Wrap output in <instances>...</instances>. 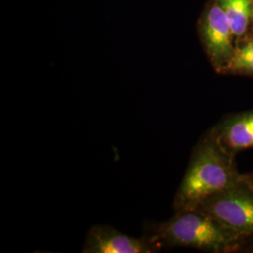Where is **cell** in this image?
Wrapping results in <instances>:
<instances>
[{"instance_id": "7", "label": "cell", "mask_w": 253, "mask_h": 253, "mask_svg": "<svg viewBox=\"0 0 253 253\" xmlns=\"http://www.w3.org/2000/svg\"><path fill=\"white\" fill-rule=\"evenodd\" d=\"M232 27L234 36H242L247 31L252 16L251 0H217Z\"/></svg>"}, {"instance_id": "5", "label": "cell", "mask_w": 253, "mask_h": 253, "mask_svg": "<svg viewBox=\"0 0 253 253\" xmlns=\"http://www.w3.org/2000/svg\"><path fill=\"white\" fill-rule=\"evenodd\" d=\"M160 249L146 236L134 237L109 225H94L87 232L83 253H153Z\"/></svg>"}, {"instance_id": "10", "label": "cell", "mask_w": 253, "mask_h": 253, "mask_svg": "<svg viewBox=\"0 0 253 253\" xmlns=\"http://www.w3.org/2000/svg\"><path fill=\"white\" fill-rule=\"evenodd\" d=\"M250 252L253 253V245L252 246V248H251V251H250Z\"/></svg>"}, {"instance_id": "8", "label": "cell", "mask_w": 253, "mask_h": 253, "mask_svg": "<svg viewBox=\"0 0 253 253\" xmlns=\"http://www.w3.org/2000/svg\"><path fill=\"white\" fill-rule=\"evenodd\" d=\"M227 72L253 74V41L235 48V54L228 66Z\"/></svg>"}, {"instance_id": "2", "label": "cell", "mask_w": 253, "mask_h": 253, "mask_svg": "<svg viewBox=\"0 0 253 253\" xmlns=\"http://www.w3.org/2000/svg\"><path fill=\"white\" fill-rule=\"evenodd\" d=\"M145 235L160 251L186 247L210 253L232 252L246 238L198 209L174 212L168 220L146 227Z\"/></svg>"}, {"instance_id": "4", "label": "cell", "mask_w": 253, "mask_h": 253, "mask_svg": "<svg viewBox=\"0 0 253 253\" xmlns=\"http://www.w3.org/2000/svg\"><path fill=\"white\" fill-rule=\"evenodd\" d=\"M200 34L207 55L215 70L227 72L235 54L232 27L223 9L217 1L205 12L200 26Z\"/></svg>"}, {"instance_id": "1", "label": "cell", "mask_w": 253, "mask_h": 253, "mask_svg": "<svg viewBox=\"0 0 253 253\" xmlns=\"http://www.w3.org/2000/svg\"><path fill=\"white\" fill-rule=\"evenodd\" d=\"M240 180L235 155L224 150L208 131L192 151L188 169L174 196L173 210H195L204 201Z\"/></svg>"}, {"instance_id": "6", "label": "cell", "mask_w": 253, "mask_h": 253, "mask_svg": "<svg viewBox=\"0 0 253 253\" xmlns=\"http://www.w3.org/2000/svg\"><path fill=\"white\" fill-rule=\"evenodd\" d=\"M210 133L218 145L229 153H236L253 147V109L224 118Z\"/></svg>"}, {"instance_id": "9", "label": "cell", "mask_w": 253, "mask_h": 253, "mask_svg": "<svg viewBox=\"0 0 253 253\" xmlns=\"http://www.w3.org/2000/svg\"><path fill=\"white\" fill-rule=\"evenodd\" d=\"M241 180L253 191V172L241 174Z\"/></svg>"}, {"instance_id": "11", "label": "cell", "mask_w": 253, "mask_h": 253, "mask_svg": "<svg viewBox=\"0 0 253 253\" xmlns=\"http://www.w3.org/2000/svg\"><path fill=\"white\" fill-rule=\"evenodd\" d=\"M251 1H252V3H253V0H251Z\"/></svg>"}, {"instance_id": "3", "label": "cell", "mask_w": 253, "mask_h": 253, "mask_svg": "<svg viewBox=\"0 0 253 253\" xmlns=\"http://www.w3.org/2000/svg\"><path fill=\"white\" fill-rule=\"evenodd\" d=\"M197 209L238 235L253 236V191L242 180L204 201Z\"/></svg>"}]
</instances>
